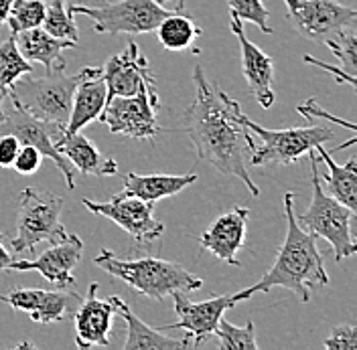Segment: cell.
<instances>
[{"label": "cell", "instance_id": "cell-1", "mask_svg": "<svg viewBox=\"0 0 357 350\" xmlns=\"http://www.w3.org/2000/svg\"><path fill=\"white\" fill-rule=\"evenodd\" d=\"M193 83L195 100L183 120L199 160L211 164L222 175L240 178L252 197H260L256 182L245 168V156H252L256 142L242 122V106L227 97L215 81H209L201 65H195Z\"/></svg>", "mask_w": 357, "mask_h": 350}, {"label": "cell", "instance_id": "cell-2", "mask_svg": "<svg viewBox=\"0 0 357 350\" xmlns=\"http://www.w3.org/2000/svg\"><path fill=\"white\" fill-rule=\"evenodd\" d=\"M294 193L284 195L287 237L276 255L274 265L264 273L258 284L250 285L238 294H231L236 304L250 300L254 294H264L274 287H287L301 302H309L312 292L329 285L323 255L317 247V235L303 229L294 215Z\"/></svg>", "mask_w": 357, "mask_h": 350}, {"label": "cell", "instance_id": "cell-3", "mask_svg": "<svg viewBox=\"0 0 357 350\" xmlns=\"http://www.w3.org/2000/svg\"><path fill=\"white\" fill-rule=\"evenodd\" d=\"M93 263L106 273L130 285L138 294L153 298L156 302H162L167 296H173L177 292L189 294L203 287V280L193 276L181 263L158 257L118 260L110 249H102Z\"/></svg>", "mask_w": 357, "mask_h": 350}, {"label": "cell", "instance_id": "cell-4", "mask_svg": "<svg viewBox=\"0 0 357 350\" xmlns=\"http://www.w3.org/2000/svg\"><path fill=\"white\" fill-rule=\"evenodd\" d=\"M309 162H311L312 198L309 209L296 221L317 237L329 241L335 251V260L341 263L357 251L356 237L351 229L356 211H351L349 207H345L343 202H339L337 198L323 191L319 178V158L314 148L309 152Z\"/></svg>", "mask_w": 357, "mask_h": 350}, {"label": "cell", "instance_id": "cell-5", "mask_svg": "<svg viewBox=\"0 0 357 350\" xmlns=\"http://www.w3.org/2000/svg\"><path fill=\"white\" fill-rule=\"evenodd\" d=\"M77 81L79 73L63 75V71L49 73L41 79L22 75L8 88V95L13 100V106L22 108L31 116L66 132Z\"/></svg>", "mask_w": 357, "mask_h": 350}, {"label": "cell", "instance_id": "cell-6", "mask_svg": "<svg viewBox=\"0 0 357 350\" xmlns=\"http://www.w3.org/2000/svg\"><path fill=\"white\" fill-rule=\"evenodd\" d=\"M66 200L49 191L22 189L19 195L17 237L10 239L15 253L33 251L41 241L57 243L67 235L61 225V211Z\"/></svg>", "mask_w": 357, "mask_h": 350}, {"label": "cell", "instance_id": "cell-7", "mask_svg": "<svg viewBox=\"0 0 357 350\" xmlns=\"http://www.w3.org/2000/svg\"><path fill=\"white\" fill-rule=\"evenodd\" d=\"M242 122L248 130L254 132L262 144L250 156L254 166L264 164H296L303 156L311 152L317 144H325L335 138V132L327 126H305V128H289V130H266L254 120L242 113Z\"/></svg>", "mask_w": 357, "mask_h": 350}, {"label": "cell", "instance_id": "cell-8", "mask_svg": "<svg viewBox=\"0 0 357 350\" xmlns=\"http://www.w3.org/2000/svg\"><path fill=\"white\" fill-rule=\"evenodd\" d=\"M158 108L160 97L156 83H146L134 95L108 100L98 120L104 122L112 134H122L134 140H153L160 134L156 124Z\"/></svg>", "mask_w": 357, "mask_h": 350}, {"label": "cell", "instance_id": "cell-9", "mask_svg": "<svg viewBox=\"0 0 357 350\" xmlns=\"http://www.w3.org/2000/svg\"><path fill=\"white\" fill-rule=\"evenodd\" d=\"M73 15H86L93 21V31L100 35H142L156 31L169 10L155 0H120L116 4H102L96 8L77 6Z\"/></svg>", "mask_w": 357, "mask_h": 350}, {"label": "cell", "instance_id": "cell-10", "mask_svg": "<svg viewBox=\"0 0 357 350\" xmlns=\"http://www.w3.org/2000/svg\"><path fill=\"white\" fill-rule=\"evenodd\" d=\"M284 4L292 29L312 43H325L357 22L356 8L335 0H284Z\"/></svg>", "mask_w": 357, "mask_h": 350}, {"label": "cell", "instance_id": "cell-11", "mask_svg": "<svg viewBox=\"0 0 357 350\" xmlns=\"http://www.w3.org/2000/svg\"><path fill=\"white\" fill-rule=\"evenodd\" d=\"M2 134L15 136L21 144H29V146L37 148L43 158L53 160L55 166L59 168V173L66 176L67 189L69 191L75 189V168L71 166V162L55 146V142L63 136L61 128H57L53 124H47L43 120L31 116L29 111L15 106V110L4 113V122L0 124V136Z\"/></svg>", "mask_w": 357, "mask_h": 350}, {"label": "cell", "instance_id": "cell-12", "mask_svg": "<svg viewBox=\"0 0 357 350\" xmlns=\"http://www.w3.org/2000/svg\"><path fill=\"white\" fill-rule=\"evenodd\" d=\"M82 205H86L93 215L106 217L114 221L118 227H122L138 245L153 243L165 233V225L155 219V202H146L140 198L126 195L124 191L108 202H96L84 198Z\"/></svg>", "mask_w": 357, "mask_h": 350}, {"label": "cell", "instance_id": "cell-13", "mask_svg": "<svg viewBox=\"0 0 357 350\" xmlns=\"http://www.w3.org/2000/svg\"><path fill=\"white\" fill-rule=\"evenodd\" d=\"M0 302H6L19 312L31 316V320L41 324H53L73 316L79 306L82 296L69 292L66 287L59 289H35V287H15L8 294H0Z\"/></svg>", "mask_w": 357, "mask_h": 350}, {"label": "cell", "instance_id": "cell-14", "mask_svg": "<svg viewBox=\"0 0 357 350\" xmlns=\"http://www.w3.org/2000/svg\"><path fill=\"white\" fill-rule=\"evenodd\" d=\"M84 257V241L77 235H69L57 243H51V247L43 251L35 260H21L10 263L8 269L13 271H39L49 284L57 287H69L75 284L73 269Z\"/></svg>", "mask_w": 357, "mask_h": 350}, {"label": "cell", "instance_id": "cell-15", "mask_svg": "<svg viewBox=\"0 0 357 350\" xmlns=\"http://www.w3.org/2000/svg\"><path fill=\"white\" fill-rule=\"evenodd\" d=\"M175 300V312H177V322L169 324L162 330H185L191 342L203 344L209 336L215 334V328L223 318V314L229 308L236 306L234 296H218L211 300L203 302H191L187 294H173Z\"/></svg>", "mask_w": 357, "mask_h": 350}, {"label": "cell", "instance_id": "cell-16", "mask_svg": "<svg viewBox=\"0 0 357 350\" xmlns=\"http://www.w3.org/2000/svg\"><path fill=\"white\" fill-rule=\"evenodd\" d=\"M229 24H231V31L238 37V43L242 49V71H244L245 83L252 91V95L256 97V102L260 104V108L270 110L276 100L274 86H272L274 83V61L260 47H256L248 39L242 19L231 15Z\"/></svg>", "mask_w": 357, "mask_h": 350}, {"label": "cell", "instance_id": "cell-17", "mask_svg": "<svg viewBox=\"0 0 357 350\" xmlns=\"http://www.w3.org/2000/svg\"><path fill=\"white\" fill-rule=\"evenodd\" d=\"M102 75L108 89V100L112 97H128L138 93L142 86L156 83L151 73L149 59L140 53L138 45L130 41V45L120 53L108 59V63L102 67Z\"/></svg>", "mask_w": 357, "mask_h": 350}, {"label": "cell", "instance_id": "cell-18", "mask_svg": "<svg viewBox=\"0 0 357 350\" xmlns=\"http://www.w3.org/2000/svg\"><path fill=\"white\" fill-rule=\"evenodd\" d=\"M250 217V209L234 207L227 213L220 215L213 221L205 233L199 235V245L203 249L211 251L218 260L229 263L234 267H240L238 251L245 243V225Z\"/></svg>", "mask_w": 357, "mask_h": 350}, {"label": "cell", "instance_id": "cell-19", "mask_svg": "<svg viewBox=\"0 0 357 350\" xmlns=\"http://www.w3.org/2000/svg\"><path fill=\"white\" fill-rule=\"evenodd\" d=\"M116 310L110 300L98 298V284H89L88 296L82 298L73 312L75 322V344L79 349L108 347L110 344L112 318Z\"/></svg>", "mask_w": 357, "mask_h": 350}, {"label": "cell", "instance_id": "cell-20", "mask_svg": "<svg viewBox=\"0 0 357 350\" xmlns=\"http://www.w3.org/2000/svg\"><path fill=\"white\" fill-rule=\"evenodd\" d=\"M108 89L102 75V67H86L79 71V81L73 93L71 116L63 134H73L86 128L89 122L98 120L106 108Z\"/></svg>", "mask_w": 357, "mask_h": 350}, {"label": "cell", "instance_id": "cell-21", "mask_svg": "<svg viewBox=\"0 0 357 350\" xmlns=\"http://www.w3.org/2000/svg\"><path fill=\"white\" fill-rule=\"evenodd\" d=\"M15 41H17V47H19L22 57L29 63H41L47 71V75L66 71L67 61L63 59V51L77 47V43L51 37L43 26L17 33Z\"/></svg>", "mask_w": 357, "mask_h": 350}, {"label": "cell", "instance_id": "cell-22", "mask_svg": "<svg viewBox=\"0 0 357 350\" xmlns=\"http://www.w3.org/2000/svg\"><path fill=\"white\" fill-rule=\"evenodd\" d=\"M112 306L116 310V314H120V318L126 322V342H124V350H178L191 347V338H171L167 334H162V330H156L149 326L146 322H142L130 308L126 306V302L118 296H110L108 298Z\"/></svg>", "mask_w": 357, "mask_h": 350}, {"label": "cell", "instance_id": "cell-23", "mask_svg": "<svg viewBox=\"0 0 357 350\" xmlns=\"http://www.w3.org/2000/svg\"><path fill=\"white\" fill-rule=\"evenodd\" d=\"M57 150L66 156L75 170L82 175L91 176H116L118 175V162L114 158H108L100 152L88 136H84L82 130L73 134H63L55 142Z\"/></svg>", "mask_w": 357, "mask_h": 350}, {"label": "cell", "instance_id": "cell-24", "mask_svg": "<svg viewBox=\"0 0 357 350\" xmlns=\"http://www.w3.org/2000/svg\"><path fill=\"white\" fill-rule=\"evenodd\" d=\"M317 158L327 164V173L319 175L321 186L327 195L337 198L351 211L357 209V160L351 156L345 164H337L329 150H325V144L314 146Z\"/></svg>", "mask_w": 357, "mask_h": 350}, {"label": "cell", "instance_id": "cell-25", "mask_svg": "<svg viewBox=\"0 0 357 350\" xmlns=\"http://www.w3.org/2000/svg\"><path fill=\"white\" fill-rule=\"evenodd\" d=\"M197 182V173H187V175H138L128 173L122 178L124 193L132 197L156 202L160 198L173 197Z\"/></svg>", "mask_w": 357, "mask_h": 350}, {"label": "cell", "instance_id": "cell-26", "mask_svg": "<svg viewBox=\"0 0 357 350\" xmlns=\"http://www.w3.org/2000/svg\"><path fill=\"white\" fill-rule=\"evenodd\" d=\"M156 35L167 51H187L193 47L195 39L201 37V29L181 13H169L158 22Z\"/></svg>", "mask_w": 357, "mask_h": 350}, {"label": "cell", "instance_id": "cell-27", "mask_svg": "<svg viewBox=\"0 0 357 350\" xmlns=\"http://www.w3.org/2000/svg\"><path fill=\"white\" fill-rule=\"evenodd\" d=\"M73 17L75 15L69 4L61 2V0H51V2H47L45 21L41 26L55 39L79 43V33H77V24L73 21Z\"/></svg>", "mask_w": 357, "mask_h": 350}, {"label": "cell", "instance_id": "cell-28", "mask_svg": "<svg viewBox=\"0 0 357 350\" xmlns=\"http://www.w3.org/2000/svg\"><path fill=\"white\" fill-rule=\"evenodd\" d=\"M31 73H33V65L22 57L15 41V35H10L6 41L0 43V89L8 91V88L19 77Z\"/></svg>", "mask_w": 357, "mask_h": 350}, {"label": "cell", "instance_id": "cell-29", "mask_svg": "<svg viewBox=\"0 0 357 350\" xmlns=\"http://www.w3.org/2000/svg\"><path fill=\"white\" fill-rule=\"evenodd\" d=\"M45 10H47L45 0H15L6 19L10 26V35L41 26L45 21Z\"/></svg>", "mask_w": 357, "mask_h": 350}, {"label": "cell", "instance_id": "cell-30", "mask_svg": "<svg viewBox=\"0 0 357 350\" xmlns=\"http://www.w3.org/2000/svg\"><path fill=\"white\" fill-rule=\"evenodd\" d=\"M215 336L220 340V349L223 350H256V328L254 322L250 320L245 326H234L231 322H227L225 318L220 320Z\"/></svg>", "mask_w": 357, "mask_h": 350}, {"label": "cell", "instance_id": "cell-31", "mask_svg": "<svg viewBox=\"0 0 357 350\" xmlns=\"http://www.w3.org/2000/svg\"><path fill=\"white\" fill-rule=\"evenodd\" d=\"M325 45L331 49V53L335 55V59H339L341 71L356 79L357 75V37L354 29H345L341 33L333 35L331 39H327Z\"/></svg>", "mask_w": 357, "mask_h": 350}, {"label": "cell", "instance_id": "cell-32", "mask_svg": "<svg viewBox=\"0 0 357 350\" xmlns=\"http://www.w3.org/2000/svg\"><path fill=\"white\" fill-rule=\"evenodd\" d=\"M227 6H229V13L236 15L238 19H242L244 22H252L262 33L272 35V26L268 22L270 10L264 6L262 0H227Z\"/></svg>", "mask_w": 357, "mask_h": 350}, {"label": "cell", "instance_id": "cell-33", "mask_svg": "<svg viewBox=\"0 0 357 350\" xmlns=\"http://www.w3.org/2000/svg\"><path fill=\"white\" fill-rule=\"evenodd\" d=\"M327 350H357V328L349 324L335 326L325 340Z\"/></svg>", "mask_w": 357, "mask_h": 350}, {"label": "cell", "instance_id": "cell-34", "mask_svg": "<svg viewBox=\"0 0 357 350\" xmlns=\"http://www.w3.org/2000/svg\"><path fill=\"white\" fill-rule=\"evenodd\" d=\"M41 160H43V156H41V152H39L37 148H33V146H29V144H21V148H19V152H17V158H15L13 166H15V170H17L19 175L29 176L35 175V173L39 170Z\"/></svg>", "mask_w": 357, "mask_h": 350}, {"label": "cell", "instance_id": "cell-35", "mask_svg": "<svg viewBox=\"0 0 357 350\" xmlns=\"http://www.w3.org/2000/svg\"><path fill=\"white\" fill-rule=\"evenodd\" d=\"M19 148H21V142L15 136H10V134H2L0 136V166L2 168H10L13 166Z\"/></svg>", "mask_w": 357, "mask_h": 350}, {"label": "cell", "instance_id": "cell-36", "mask_svg": "<svg viewBox=\"0 0 357 350\" xmlns=\"http://www.w3.org/2000/svg\"><path fill=\"white\" fill-rule=\"evenodd\" d=\"M298 111L303 113V116H321V118H327V120H333L335 124H341V126H345L347 130L351 132V134H356V124H351V122H341V120H337V118H333V116H329L327 111H323L321 108H319V104L314 102V100H307L305 104H301L298 106Z\"/></svg>", "mask_w": 357, "mask_h": 350}, {"label": "cell", "instance_id": "cell-37", "mask_svg": "<svg viewBox=\"0 0 357 350\" xmlns=\"http://www.w3.org/2000/svg\"><path fill=\"white\" fill-rule=\"evenodd\" d=\"M305 61H307V63H312V65L321 67V69H325V71H329V73H333L339 83H345V86H349V89H356V79L347 77V75L341 71V67H333V65H327V63H321V61H319V59H314L312 55H305Z\"/></svg>", "mask_w": 357, "mask_h": 350}, {"label": "cell", "instance_id": "cell-38", "mask_svg": "<svg viewBox=\"0 0 357 350\" xmlns=\"http://www.w3.org/2000/svg\"><path fill=\"white\" fill-rule=\"evenodd\" d=\"M2 233H0V271H4V269H8L10 267V263H13V253L4 247V243H2Z\"/></svg>", "mask_w": 357, "mask_h": 350}, {"label": "cell", "instance_id": "cell-39", "mask_svg": "<svg viewBox=\"0 0 357 350\" xmlns=\"http://www.w3.org/2000/svg\"><path fill=\"white\" fill-rule=\"evenodd\" d=\"M45 2H51V0H45ZM61 2H66V4L73 6V8H77V6L96 8V6H102V4H106V0H61Z\"/></svg>", "mask_w": 357, "mask_h": 350}, {"label": "cell", "instance_id": "cell-40", "mask_svg": "<svg viewBox=\"0 0 357 350\" xmlns=\"http://www.w3.org/2000/svg\"><path fill=\"white\" fill-rule=\"evenodd\" d=\"M15 0H0V26L6 22L8 19V13H10V6H13Z\"/></svg>", "mask_w": 357, "mask_h": 350}, {"label": "cell", "instance_id": "cell-41", "mask_svg": "<svg viewBox=\"0 0 357 350\" xmlns=\"http://www.w3.org/2000/svg\"><path fill=\"white\" fill-rule=\"evenodd\" d=\"M6 95H8V91H4V89H0V124L4 122V100H6Z\"/></svg>", "mask_w": 357, "mask_h": 350}, {"label": "cell", "instance_id": "cell-42", "mask_svg": "<svg viewBox=\"0 0 357 350\" xmlns=\"http://www.w3.org/2000/svg\"><path fill=\"white\" fill-rule=\"evenodd\" d=\"M156 4H160V6H165L167 2H171V0H155ZM178 2V6H177V10H183V6H185V0H177Z\"/></svg>", "mask_w": 357, "mask_h": 350}]
</instances>
